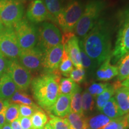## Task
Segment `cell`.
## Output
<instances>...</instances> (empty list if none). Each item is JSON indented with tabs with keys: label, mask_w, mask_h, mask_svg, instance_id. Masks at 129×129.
Listing matches in <instances>:
<instances>
[{
	"label": "cell",
	"mask_w": 129,
	"mask_h": 129,
	"mask_svg": "<svg viewBox=\"0 0 129 129\" xmlns=\"http://www.w3.org/2000/svg\"><path fill=\"white\" fill-rule=\"evenodd\" d=\"M112 30L107 20L100 18L79 44L87 55L100 66L112 55Z\"/></svg>",
	"instance_id": "1"
},
{
	"label": "cell",
	"mask_w": 129,
	"mask_h": 129,
	"mask_svg": "<svg viewBox=\"0 0 129 129\" xmlns=\"http://www.w3.org/2000/svg\"><path fill=\"white\" fill-rule=\"evenodd\" d=\"M60 74L46 73L32 80L33 96L42 108L48 111L57 99L59 93Z\"/></svg>",
	"instance_id": "2"
},
{
	"label": "cell",
	"mask_w": 129,
	"mask_h": 129,
	"mask_svg": "<svg viewBox=\"0 0 129 129\" xmlns=\"http://www.w3.org/2000/svg\"><path fill=\"white\" fill-rule=\"evenodd\" d=\"M106 6V0H88L74 30L77 37L82 40L87 34L99 20Z\"/></svg>",
	"instance_id": "3"
},
{
	"label": "cell",
	"mask_w": 129,
	"mask_h": 129,
	"mask_svg": "<svg viewBox=\"0 0 129 129\" xmlns=\"http://www.w3.org/2000/svg\"><path fill=\"white\" fill-rule=\"evenodd\" d=\"M118 27L115 47L111 55L113 63L118 62L122 56L129 53V7L120 12Z\"/></svg>",
	"instance_id": "4"
},
{
	"label": "cell",
	"mask_w": 129,
	"mask_h": 129,
	"mask_svg": "<svg viewBox=\"0 0 129 129\" xmlns=\"http://www.w3.org/2000/svg\"><path fill=\"white\" fill-rule=\"evenodd\" d=\"M84 5L80 0H69L64 5L62 12L56 20L64 33H70L75 30L84 10Z\"/></svg>",
	"instance_id": "5"
},
{
	"label": "cell",
	"mask_w": 129,
	"mask_h": 129,
	"mask_svg": "<svg viewBox=\"0 0 129 129\" xmlns=\"http://www.w3.org/2000/svg\"><path fill=\"white\" fill-rule=\"evenodd\" d=\"M23 3L14 0H0V18L6 28L14 29L23 19Z\"/></svg>",
	"instance_id": "6"
},
{
	"label": "cell",
	"mask_w": 129,
	"mask_h": 129,
	"mask_svg": "<svg viewBox=\"0 0 129 129\" xmlns=\"http://www.w3.org/2000/svg\"><path fill=\"white\" fill-rule=\"evenodd\" d=\"M38 29L37 47L44 53L62 43V34L59 28L48 22L41 23Z\"/></svg>",
	"instance_id": "7"
},
{
	"label": "cell",
	"mask_w": 129,
	"mask_h": 129,
	"mask_svg": "<svg viewBox=\"0 0 129 129\" xmlns=\"http://www.w3.org/2000/svg\"><path fill=\"white\" fill-rule=\"evenodd\" d=\"M14 30L21 50L30 49L36 46L38 29L34 24L23 18L15 25Z\"/></svg>",
	"instance_id": "8"
},
{
	"label": "cell",
	"mask_w": 129,
	"mask_h": 129,
	"mask_svg": "<svg viewBox=\"0 0 129 129\" xmlns=\"http://www.w3.org/2000/svg\"><path fill=\"white\" fill-rule=\"evenodd\" d=\"M6 72L11 77L19 90H26L31 84L30 71L20 64L18 59H9Z\"/></svg>",
	"instance_id": "9"
},
{
	"label": "cell",
	"mask_w": 129,
	"mask_h": 129,
	"mask_svg": "<svg viewBox=\"0 0 129 129\" xmlns=\"http://www.w3.org/2000/svg\"><path fill=\"white\" fill-rule=\"evenodd\" d=\"M21 49L14 29L6 28L0 32V53L9 60L18 59Z\"/></svg>",
	"instance_id": "10"
},
{
	"label": "cell",
	"mask_w": 129,
	"mask_h": 129,
	"mask_svg": "<svg viewBox=\"0 0 129 129\" xmlns=\"http://www.w3.org/2000/svg\"><path fill=\"white\" fill-rule=\"evenodd\" d=\"M44 53L37 46L22 50L18 60L22 65L30 72L38 71L43 68Z\"/></svg>",
	"instance_id": "11"
},
{
	"label": "cell",
	"mask_w": 129,
	"mask_h": 129,
	"mask_svg": "<svg viewBox=\"0 0 129 129\" xmlns=\"http://www.w3.org/2000/svg\"><path fill=\"white\" fill-rule=\"evenodd\" d=\"M26 19L32 23H40L52 20L55 22L53 17L48 12L43 0H33L27 9Z\"/></svg>",
	"instance_id": "12"
},
{
	"label": "cell",
	"mask_w": 129,
	"mask_h": 129,
	"mask_svg": "<svg viewBox=\"0 0 129 129\" xmlns=\"http://www.w3.org/2000/svg\"><path fill=\"white\" fill-rule=\"evenodd\" d=\"M63 50L64 46L60 43L44 53L43 68L46 73L60 74L58 69L62 60Z\"/></svg>",
	"instance_id": "13"
},
{
	"label": "cell",
	"mask_w": 129,
	"mask_h": 129,
	"mask_svg": "<svg viewBox=\"0 0 129 129\" xmlns=\"http://www.w3.org/2000/svg\"><path fill=\"white\" fill-rule=\"evenodd\" d=\"M63 46L74 67L77 68H83L78 38L74 34Z\"/></svg>",
	"instance_id": "14"
},
{
	"label": "cell",
	"mask_w": 129,
	"mask_h": 129,
	"mask_svg": "<svg viewBox=\"0 0 129 129\" xmlns=\"http://www.w3.org/2000/svg\"><path fill=\"white\" fill-rule=\"evenodd\" d=\"M71 95L60 94L48 112L57 117H67L71 112Z\"/></svg>",
	"instance_id": "15"
},
{
	"label": "cell",
	"mask_w": 129,
	"mask_h": 129,
	"mask_svg": "<svg viewBox=\"0 0 129 129\" xmlns=\"http://www.w3.org/2000/svg\"><path fill=\"white\" fill-rule=\"evenodd\" d=\"M111 56L108 57L100 66L96 72L97 79L99 81H106L117 76L118 69L116 65L111 64Z\"/></svg>",
	"instance_id": "16"
},
{
	"label": "cell",
	"mask_w": 129,
	"mask_h": 129,
	"mask_svg": "<svg viewBox=\"0 0 129 129\" xmlns=\"http://www.w3.org/2000/svg\"><path fill=\"white\" fill-rule=\"evenodd\" d=\"M17 90L16 85L6 72L0 77V99L9 101Z\"/></svg>",
	"instance_id": "17"
},
{
	"label": "cell",
	"mask_w": 129,
	"mask_h": 129,
	"mask_svg": "<svg viewBox=\"0 0 129 129\" xmlns=\"http://www.w3.org/2000/svg\"><path fill=\"white\" fill-rule=\"evenodd\" d=\"M115 98L121 116L129 112V88L120 86L115 90Z\"/></svg>",
	"instance_id": "18"
},
{
	"label": "cell",
	"mask_w": 129,
	"mask_h": 129,
	"mask_svg": "<svg viewBox=\"0 0 129 129\" xmlns=\"http://www.w3.org/2000/svg\"><path fill=\"white\" fill-rule=\"evenodd\" d=\"M121 86L120 82L118 81L114 84H109L107 88L103 91L101 94L96 97V107L98 110L101 111L102 109L104 108L106 103L112 98L113 95H114L115 90L118 87Z\"/></svg>",
	"instance_id": "19"
},
{
	"label": "cell",
	"mask_w": 129,
	"mask_h": 129,
	"mask_svg": "<svg viewBox=\"0 0 129 129\" xmlns=\"http://www.w3.org/2000/svg\"><path fill=\"white\" fill-rule=\"evenodd\" d=\"M68 121L71 129H87V120L84 116L71 112L65 117Z\"/></svg>",
	"instance_id": "20"
},
{
	"label": "cell",
	"mask_w": 129,
	"mask_h": 129,
	"mask_svg": "<svg viewBox=\"0 0 129 129\" xmlns=\"http://www.w3.org/2000/svg\"><path fill=\"white\" fill-rule=\"evenodd\" d=\"M101 112L111 120H114V119L122 117L114 97H112L106 103L104 108L102 109Z\"/></svg>",
	"instance_id": "21"
},
{
	"label": "cell",
	"mask_w": 129,
	"mask_h": 129,
	"mask_svg": "<svg viewBox=\"0 0 129 129\" xmlns=\"http://www.w3.org/2000/svg\"><path fill=\"white\" fill-rule=\"evenodd\" d=\"M48 13L56 22L57 17L62 12L64 4V0H43Z\"/></svg>",
	"instance_id": "22"
},
{
	"label": "cell",
	"mask_w": 129,
	"mask_h": 129,
	"mask_svg": "<svg viewBox=\"0 0 129 129\" xmlns=\"http://www.w3.org/2000/svg\"><path fill=\"white\" fill-rule=\"evenodd\" d=\"M80 86L71 78H60L59 83V93L60 94L71 95L77 91Z\"/></svg>",
	"instance_id": "23"
},
{
	"label": "cell",
	"mask_w": 129,
	"mask_h": 129,
	"mask_svg": "<svg viewBox=\"0 0 129 129\" xmlns=\"http://www.w3.org/2000/svg\"><path fill=\"white\" fill-rule=\"evenodd\" d=\"M118 81L122 82L129 76V53L118 61Z\"/></svg>",
	"instance_id": "24"
},
{
	"label": "cell",
	"mask_w": 129,
	"mask_h": 129,
	"mask_svg": "<svg viewBox=\"0 0 129 129\" xmlns=\"http://www.w3.org/2000/svg\"><path fill=\"white\" fill-rule=\"evenodd\" d=\"M32 129H43L48 121V117L41 109H38L30 117Z\"/></svg>",
	"instance_id": "25"
},
{
	"label": "cell",
	"mask_w": 129,
	"mask_h": 129,
	"mask_svg": "<svg viewBox=\"0 0 129 129\" xmlns=\"http://www.w3.org/2000/svg\"><path fill=\"white\" fill-rule=\"evenodd\" d=\"M111 120L104 114H100L87 120L88 127L90 129H103Z\"/></svg>",
	"instance_id": "26"
},
{
	"label": "cell",
	"mask_w": 129,
	"mask_h": 129,
	"mask_svg": "<svg viewBox=\"0 0 129 129\" xmlns=\"http://www.w3.org/2000/svg\"><path fill=\"white\" fill-rule=\"evenodd\" d=\"M71 112L84 116V113L82 109V94L81 93L80 87L71 95Z\"/></svg>",
	"instance_id": "27"
},
{
	"label": "cell",
	"mask_w": 129,
	"mask_h": 129,
	"mask_svg": "<svg viewBox=\"0 0 129 129\" xmlns=\"http://www.w3.org/2000/svg\"><path fill=\"white\" fill-rule=\"evenodd\" d=\"M73 69L74 64L64 48L62 60L59 64V69H58L59 73L64 77H68L69 76Z\"/></svg>",
	"instance_id": "28"
},
{
	"label": "cell",
	"mask_w": 129,
	"mask_h": 129,
	"mask_svg": "<svg viewBox=\"0 0 129 129\" xmlns=\"http://www.w3.org/2000/svg\"><path fill=\"white\" fill-rule=\"evenodd\" d=\"M10 100L13 102V104H18L19 105H26L32 106L34 107H38L32 102V99L28 95L19 90L16 91V93L13 95V96Z\"/></svg>",
	"instance_id": "29"
},
{
	"label": "cell",
	"mask_w": 129,
	"mask_h": 129,
	"mask_svg": "<svg viewBox=\"0 0 129 129\" xmlns=\"http://www.w3.org/2000/svg\"><path fill=\"white\" fill-rule=\"evenodd\" d=\"M80 47V51H81V63L83 68L84 69L85 71H93L96 69L99 65L98 63L90 57L85 51H84L83 48Z\"/></svg>",
	"instance_id": "30"
},
{
	"label": "cell",
	"mask_w": 129,
	"mask_h": 129,
	"mask_svg": "<svg viewBox=\"0 0 129 129\" xmlns=\"http://www.w3.org/2000/svg\"><path fill=\"white\" fill-rule=\"evenodd\" d=\"M19 117V105L10 104L6 111V123H12Z\"/></svg>",
	"instance_id": "31"
},
{
	"label": "cell",
	"mask_w": 129,
	"mask_h": 129,
	"mask_svg": "<svg viewBox=\"0 0 129 129\" xmlns=\"http://www.w3.org/2000/svg\"><path fill=\"white\" fill-rule=\"evenodd\" d=\"M126 115L112 120L103 129H128Z\"/></svg>",
	"instance_id": "32"
},
{
	"label": "cell",
	"mask_w": 129,
	"mask_h": 129,
	"mask_svg": "<svg viewBox=\"0 0 129 129\" xmlns=\"http://www.w3.org/2000/svg\"><path fill=\"white\" fill-rule=\"evenodd\" d=\"M50 123L53 129H71L68 121L66 118H60L50 114Z\"/></svg>",
	"instance_id": "33"
},
{
	"label": "cell",
	"mask_w": 129,
	"mask_h": 129,
	"mask_svg": "<svg viewBox=\"0 0 129 129\" xmlns=\"http://www.w3.org/2000/svg\"><path fill=\"white\" fill-rule=\"evenodd\" d=\"M94 108V99L93 97L85 90L82 94V109L83 113L91 111Z\"/></svg>",
	"instance_id": "34"
},
{
	"label": "cell",
	"mask_w": 129,
	"mask_h": 129,
	"mask_svg": "<svg viewBox=\"0 0 129 129\" xmlns=\"http://www.w3.org/2000/svg\"><path fill=\"white\" fill-rule=\"evenodd\" d=\"M109 84H110L109 83H94L90 85L89 87L87 90L93 97L96 98L100 94H101L103 91H105L109 86Z\"/></svg>",
	"instance_id": "35"
},
{
	"label": "cell",
	"mask_w": 129,
	"mask_h": 129,
	"mask_svg": "<svg viewBox=\"0 0 129 129\" xmlns=\"http://www.w3.org/2000/svg\"><path fill=\"white\" fill-rule=\"evenodd\" d=\"M70 78L77 84L82 83L85 79V71L83 68L73 69L69 75Z\"/></svg>",
	"instance_id": "36"
},
{
	"label": "cell",
	"mask_w": 129,
	"mask_h": 129,
	"mask_svg": "<svg viewBox=\"0 0 129 129\" xmlns=\"http://www.w3.org/2000/svg\"><path fill=\"white\" fill-rule=\"evenodd\" d=\"M40 108L38 107L26 105H19V115L21 117H31L34 113Z\"/></svg>",
	"instance_id": "37"
},
{
	"label": "cell",
	"mask_w": 129,
	"mask_h": 129,
	"mask_svg": "<svg viewBox=\"0 0 129 129\" xmlns=\"http://www.w3.org/2000/svg\"><path fill=\"white\" fill-rule=\"evenodd\" d=\"M21 127L23 129H32V122L30 117H21L19 118Z\"/></svg>",
	"instance_id": "38"
},
{
	"label": "cell",
	"mask_w": 129,
	"mask_h": 129,
	"mask_svg": "<svg viewBox=\"0 0 129 129\" xmlns=\"http://www.w3.org/2000/svg\"><path fill=\"white\" fill-rule=\"evenodd\" d=\"M8 62H9V59L5 57L0 53V77L6 72L8 65Z\"/></svg>",
	"instance_id": "39"
},
{
	"label": "cell",
	"mask_w": 129,
	"mask_h": 129,
	"mask_svg": "<svg viewBox=\"0 0 129 129\" xmlns=\"http://www.w3.org/2000/svg\"><path fill=\"white\" fill-rule=\"evenodd\" d=\"M10 105L9 101L0 99V112L7 108Z\"/></svg>",
	"instance_id": "40"
},
{
	"label": "cell",
	"mask_w": 129,
	"mask_h": 129,
	"mask_svg": "<svg viewBox=\"0 0 129 129\" xmlns=\"http://www.w3.org/2000/svg\"><path fill=\"white\" fill-rule=\"evenodd\" d=\"M6 109L0 112V128L6 123Z\"/></svg>",
	"instance_id": "41"
},
{
	"label": "cell",
	"mask_w": 129,
	"mask_h": 129,
	"mask_svg": "<svg viewBox=\"0 0 129 129\" xmlns=\"http://www.w3.org/2000/svg\"><path fill=\"white\" fill-rule=\"evenodd\" d=\"M11 127L12 129H23L21 127V125L19 121V119H17L14 121H13L12 123H10Z\"/></svg>",
	"instance_id": "42"
},
{
	"label": "cell",
	"mask_w": 129,
	"mask_h": 129,
	"mask_svg": "<svg viewBox=\"0 0 129 129\" xmlns=\"http://www.w3.org/2000/svg\"><path fill=\"white\" fill-rule=\"evenodd\" d=\"M120 84L121 86L126 87L129 88V76L125 80L122 81V82H120Z\"/></svg>",
	"instance_id": "43"
},
{
	"label": "cell",
	"mask_w": 129,
	"mask_h": 129,
	"mask_svg": "<svg viewBox=\"0 0 129 129\" xmlns=\"http://www.w3.org/2000/svg\"><path fill=\"white\" fill-rule=\"evenodd\" d=\"M1 129H12L11 127V124L10 123H6Z\"/></svg>",
	"instance_id": "44"
},
{
	"label": "cell",
	"mask_w": 129,
	"mask_h": 129,
	"mask_svg": "<svg viewBox=\"0 0 129 129\" xmlns=\"http://www.w3.org/2000/svg\"><path fill=\"white\" fill-rule=\"evenodd\" d=\"M43 129H53V127L51 126V125L50 124V123L48 122L46 124V125H45Z\"/></svg>",
	"instance_id": "45"
},
{
	"label": "cell",
	"mask_w": 129,
	"mask_h": 129,
	"mask_svg": "<svg viewBox=\"0 0 129 129\" xmlns=\"http://www.w3.org/2000/svg\"><path fill=\"white\" fill-rule=\"evenodd\" d=\"M5 29L4 26L3 25V24L2 23V21L1 20V18H0V32H2L3 30Z\"/></svg>",
	"instance_id": "46"
},
{
	"label": "cell",
	"mask_w": 129,
	"mask_h": 129,
	"mask_svg": "<svg viewBox=\"0 0 129 129\" xmlns=\"http://www.w3.org/2000/svg\"><path fill=\"white\" fill-rule=\"evenodd\" d=\"M127 117V124H128V125L129 127V112L126 115Z\"/></svg>",
	"instance_id": "47"
},
{
	"label": "cell",
	"mask_w": 129,
	"mask_h": 129,
	"mask_svg": "<svg viewBox=\"0 0 129 129\" xmlns=\"http://www.w3.org/2000/svg\"><path fill=\"white\" fill-rule=\"evenodd\" d=\"M14 1H20V2H22L23 3L24 1H25V0H14Z\"/></svg>",
	"instance_id": "48"
},
{
	"label": "cell",
	"mask_w": 129,
	"mask_h": 129,
	"mask_svg": "<svg viewBox=\"0 0 129 129\" xmlns=\"http://www.w3.org/2000/svg\"><path fill=\"white\" fill-rule=\"evenodd\" d=\"M87 129H90V128H87Z\"/></svg>",
	"instance_id": "49"
},
{
	"label": "cell",
	"mask_w": 129,
	"mask_h": 129,
	"mask_svg": "<svg viewBox=\"0 0 129 129\" xmlns=\"http://www.w3.org/2000/svg\"><path fill=\"white\" fill-rule=\"evenodd\" d=\"M0 129H1V128H0Z\"/></svg>",
	"instance_id": "50"
}]
</instances>
